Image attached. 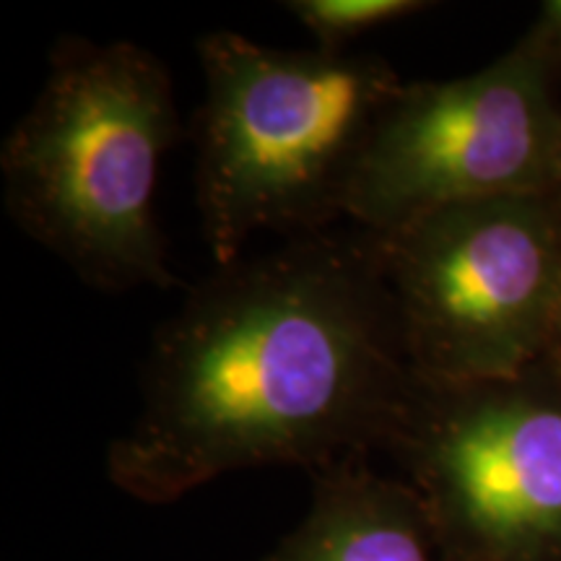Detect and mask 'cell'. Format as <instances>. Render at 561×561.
<instances>
[{
	"instance_id": "8",
	"label": "cell",
	"mask_w": 561,
	"mask_h": 561,
	"mask_svg": "<svg viewBox=\"0 0 561 561\" xmlns=\"http://www.w3.org/2000/svg\"><path fill=\"white\" fill-rule=\"evenodd\" d=\"M322 50L343 53L351 42L380 26L432 9L421 0H294L286 3Z\"/></svg>"
},
{
	"instance_id": "4",
	"label": "cell",
	"mask_w": 561,
	"mask_h": 561,
	"mask_svg": "<svg viewBox=\"0 0 561 561\" xmlns=\"http://www.w3.org/2000/svg\"><path fill=\"white\" fill-rule=\"evenodd\" d=\"M375 240L416 380H504L543 362L561 297L549 195L462 203Z\"/></svg>"
},
{
	"instance_id": "10",
	"label": "cell",
	"mask_w": 561,
	"mask_h": 561,
	"mask_svg": "<svg viewBox=\"0 0 561 561\" xmlns=\"http://www.w3.org/2000/svg\"><path fill=\"white\" fill-rule=\"evenodd\" d=\"M546 195H549L553 206H557L559 216H561V123H559V144H557V157H553V172H551V182L546 187Z\"/></svg>"
},
{
	"instance_id": "1",
	"label": "cell",
	"mask_w": 561,
	"mask_h": 561,
	"mask_svg": "<svg viewBox=\"0 0 561 561\" xmlns=\"http://www.w3.org/2000/svg\"><path fill=\"white\" fill-rule=\"evenodd\" d=\"M416 385L375 234L297 237L221 265L161 325L107 473L170 504L248 468L325 471L388 450Z\"/></svg>"
},
{
	"instance_id": "3",
	"label": "cell",
	"mask_w": 561,
	"mask_h": 561,
	"mask_svg": "<svg viewBox=\"0 0 561 561\" xmlns=\"http://www.w3.org/2000/svg\"><path fill=\"white\" fill-rule=\"evenodd\" d=\"M206 100L195 187L216 265L240 261L257 231L325 234L346 219L371 130L403 79L364 53L278 50L237 32L201 39Z\"/></svg>"
},
{
	"instance_id": "2",
	"label": "cell",
	"mask_w": 561,
	"mask_h": 561,
	"mask_svg": "<svg viewBox=\"0 0 561 561\" xmlns=\"http://www.w3.org/2000/svg\"><path fill=\"white\" fill-rule=\"evenodd\" d=\"M178 136L170 70L157 55L66 37L0 151L11 219L91 286L170 289L153 198Z\"/></svg>"
},
{
	"instance_id": "7",
	"label": "cell",
	"mask_w": 561,
	"mask_h": 561,
	"mask_svg": "<svg viewBox=\"0 0 561 561\" xmlns=\"http://www.w3.org/2000/svg\"><path fill=\"white\" fill-rule=\"evenodd\" d=\"M263 561H445L426 510L405 481L364 458L314 473L312 507Z\"/></svg>"
},
{
	"instance_id": "5",
	"label": "cell",
	"mask_w": 561,
	"mask_h": 561,
	"mask_svg": "<svg viewBox=\"0 0 561 561\" xmlns=\"http://www.w3.org/2000/svg\"><path fill=\"white\" fill-rule=\"evenodd\" d=\"M388 453L445 561H561V369L416 385Z\"/></svg>"
},
{
	"instance_id": "6",
	"label": "cell",
	"mask_w": 561,
	"mask_h": 561,
	"mask_svg": "<svg viewBox=\"0 0 561 561\" xmlns=\"http://www.w3.org/2000/svg\"><path fill=\"white\" fill-rule=\"evenodd\" d=\"M561 123V60L525 34L491 66L403 83L356 164L346 219L369 234L504 195L546 193Z\"/></svg>"
},
{
	"instance_id": "11",
	"label": "cell",
	"mask_w": 561,
	"mask_h": 561,
	"mask_svg": "<svg viewBox=\"0 0 561 561\" xmlns=\"http://www.w3.org/2000/svg\"><path fill=\"white\" fill-rule=\"evenodd\" d=\"M546 362L553 364V367L561 369V297H559V310H557V320H553V331H551V343L549 351L543 356Z\"/></svg>"
},
{
	"instance_id": "9",
	"label": "cell",
	"mask_w": 561,
	"mask_h": 561,
	"mask_svg": "<svg viewBox=\"0 0 561 561\" xmlns=\"http://www.w3.org/2000/svg\"><path fill=\"white\" fill-rule=\"evenodd\" d=\"M530 34H536L561 60V0H551V3L541 5V16H538Z\"/></svg>"
}]
</instances>
